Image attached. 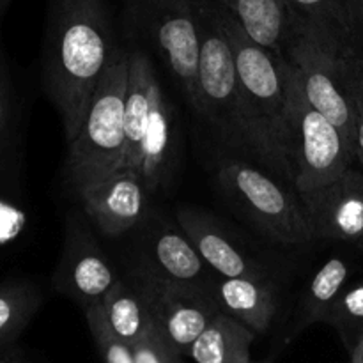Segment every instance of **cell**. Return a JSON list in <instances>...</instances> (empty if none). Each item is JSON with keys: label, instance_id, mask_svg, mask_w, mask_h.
Returning a JSON list of instances; mask_svg holds the SVG:
<instances>
[{"label": "cell", "instance_id": "cell-1", "mask_svg": "<svg viewBox=\"0 0 363 363\" xmlns=\"http://www.w3.org/2000/svg\"><path fill=\"white\" fill-rule=\"evenodd\" d=\"M121 46L106 0H48L43 87L59 112L67 144L77 138Z\"/></svg>", "mask_w": 363, "mask_h": 363}, {"label": "cell", "instance_id": "cell-2", "mask_svg": "<svg viewBox=\"0 0 363 363\" xmlns=\"http://www.w3.org/2000/svg\"><path fill=\"white\" fill-rule=\"evenodd\" d=\"M199 32V110L220 140L269 174L294 184L289 156L248 103L234 66L233 50L209 0H195Z\"/></svg>", "mask_w": 363, "mask_h": 363}, {"label": "cell", "instance_id": "cell-3", "mask_svg": "<svg viewBox=\"0 0 363 363\" xmlns=\"http://www.w3.org/2000/svg\"><path fill=\"white\" fill-rule=\"evenodd\" d=\"M130 77V48L121 46L89 103L64 163L66 184L80 197L87 188L124 167V112Z\"/></svg>", "mask_w": 363, "mask_h": 363}, {"label": "cell", "instance_id": "cell-4", "mask_svg": "<svg viewBox=\"0 0 363 363\" xmlns=\"http://www.w3.org/2000/svg\"><path fill=\"white\" fill-rule=\"evenodd\" d=\"M280 64L287 91V128L294 188L301 194L330 183L358 162L339 128L308 101L294 64L286 55H280Z\"/></svg>", "mask_w": 363, "mask_h": 363}, {"label": "cell", "instance_id": "cell-5", "mask_svg": "<svg viewBox=\"0 0 363 363\" xmlns=\"http://www.w3.org/2000/svg\"><path fill=\"white\" fill-rule=\"evenodd\" d=\"M216 179L230 202L254 225L280 245H307L315 240L301 197L284 188L275 176L245 158L225 156L216 165Z\"/></svg>", "mask_w": 363, "mask_h": 363}, {"label": "cell", "instance_id": "cell-6", "mask_svg": "<svg viewBox=\"0 0 363 363\" xmlns=\"http://www.w3.org/2000/svg\"><path fill=\"white\" fill-rule=\"evenodd\" d=\"M124 23L135 43L151 46L197 112L199 32L195 0H123Z\"/></svg>", "mask_w": 363, "mask_h": 363}, {"label": "cell", "instance_id": "cell-7", "mask_svg": "<svg viewBox=\"0 0 363 363\" xmlns=\"http://www.w3.org/2000/svg\"><path fill=\"white\" fill-rule=\"evenodd\" d=\"M209 6L233 50L238 80L248 103L289 156L287 91L280 55L254 41L240 20L225 7L215 0H209Z\"/></svg>", "mask_w": 363, "mask_h": 363}, {"label": "cell", "instance_id": "cell-8", "mask_svg": "<svg viewBox=\"0 0 363 363\" xmlns=\"http://www.w3.org/2000/svg\"><path fill=\"white\" fill-rule=\"evenodd\" d=\"M147 294L152 325L179 354H186L220 312L213 289L170 282L138 266L133 272Z\"/></svg>", "mask_w": 363, "mask_h": 363}, {"label": "cell", "instance_id": "cell-9", "mask_svg": "<svg viewBox=\"0 0 363 363\" xmlns=\"http://www.w3.org/2000/svg\"><path fill=\"white\" fill-rule=\"evenodd\" d=\"M282 55L296 67L308 101L340 130L357 155L354 113L339 59L308 32L294 27Z\"/></svg>", "mask_w": 363, "mask_h": 363}, {"label": "cell", "instance_id": "cell-10", "mask_svg": "<svg viewBox=\"0 0 363 363\" xmlns=\"http://www.w3.org/2000/svg\"><path fill=\"white\" fill-rule=\"evenodd\" d=\"M121 277L96 240L91 223L71 215L66 223L62 252L53 273V287L82 308L101 303Z\"/></svg>", "mask_w": 363, "mask_h": 363}, {"label": "cell", "instance_id": "cell-11", "mask_svg": "<svg viewBox=\"0 0 363 363\" xmlns=\"http://www.w3.org/2000/svg\"><path fill=\"white\" fill-rule=\"evenodd\" d=\"M298 195L315 238L363 245V170L353 165L330 183Z\"/></svg>", "mask_w": 363, "mask_h": 363}, {"label": "cell", "instance_id": "cell-12", "mask_svg": "<svg viewBox=\"0 0 363 363\" xmlns=\"http://www.w3.org/2000/svg\"><path fill=\"white\" fill-rule=\"evenodd\" d=\"M149 197L144 179L133 169H119L80 194L82 211L106 238L135 229L147 215Z\"/></svg>", "mask_w": 363, "mask_h": 363}, {"label": "cell", "instance_id": "cell-13", "mask_svg": "<svg viewBox=\"0 0 363 363\" xmlns=\"http://www.w3.org/2000/svg\"><path fill=\"white\" fill-rule=\"evenodd\" d=\"M176 216L177 225L194 243L202 261L216 277L230 279V277L268 273L262 268V264L252 259L247 250H243L229 236L218 220L209 213L195 208H179Z\"/></svg>", "mask_w": 363, "mask_h": 363}, {"label": "cell", "instance_id": "cell-14", "mask_svg": "<svg viewBox=\"0 0 363 363\" xmlns=\"http://www.w3.org/2000/svg\"><path fill=\"white\" fill-rule=\"evenodd\" d=\"M294 27L314 35L339 60L363 55V35L350 0H286Z\"/></svg>", "mask_w": 363, "mask_h": 363}, {"label": "cell", "instance_id": "cell-15", "mask_svg": "<svg viewBox=\"0 0 363 363\" xmlns=\"http://www.w3.org/2000/svg\"><path fill=\"white\" fill-rule=\"evenodd\" d=\"M140 268L170 282L215 289L216 279L209 275L211 269L206 266L181 227L177 230L170 225H160L149 234L145 261Z\"/></svg>", "mask_w": 363, "mask_h": 363}, {"label": "cell", "instance_id": "cell-16", "mask_svg": "<svg viewBox=\"0 0 363 363\" xmlns=\"http://www.w3.org/2000/svg\"><path fill=\"white\" fill-rule=\"evenodd\" d=\"M177 142L179 140L174 108L160 89L149 113L137 163L133 167V170L140 174L151 195L167 186L176 170Z\"/></svg>", "mask_w": 363, "mask_h": 363}, {"label": "cell", "instance_id": "cell-17", "mask_svg": "<svg viewBox=\"0 0 363 363\" xmlns=\"http://www.w3.org/2000/svg\"><path fill=\"white\" fill-rule=\"evenodd\" d=\"M215 298L220 311L233 315L255 333H264L277 312V286L268 273L243 277H218Z\"/></svg>", "mask_w": 363, "mask_h": 363}, {"label": "cell", "instance_id": "cell-18", "mask_svg": "<svg viewBox=\"0 0 363 363\" xmlns=\"http://www.w3.org/2000/svg\"><path fill=\"white\" fill-rule=\"evenodd\" d=\"M162 89L147 52L130 46V77L126 91V112H124V135H126V152L123 169H133L140 151L142 137L147 126L149 113L156 94Z\"/></svg>", "mask_w": 363, "mask_h": 363}, {"label": "cell", "instance_id": "cell-19", "mask_svg": "<svg viewBox=\"0 0 363 363\" xmlns=\"http://www.w3.org/2000/svg\"><path fill=\"white\" fill-rule=\"evenodd\" d=\"M240 20L254 41L282 55L294 32V18L286 0H215Z\"/></svg>", "mask_w": 363, "mask_h": 363}, {"label": "cell", "instance_id": "cell-20", "mask_svg": "<svg viewBox=\"0 0 363 363\" xmlns=\"http://www.w3.org/2000/svg\"><path fill=\"white\" fill-rule=\"evenodd\" d=\"M257 333L220 311L191 344L188 357L197 363H245Z\"/></svg>", "mask_w": 363, "mask_h": 363}, {"label": "cell", "instance_id": "cell-21", "mask_svg": "<svg viewBox=\"0 0 363 363\" xmlns=\"http://www.w3.org/2000/svg\"><path fill=\"white\" fill-rule=\"evenodd\" d=\"M103 308L113 332L133 346L144 333L152 328L147 294L133 273L117 280L116 286L103 298Z\"/></svg>", "mask_w": 363, "mask_h": 363}, {"label": "cell", "instance_id": "cell-22", "mask_svg": "<svg viewBox=\"0 0 363 363\" xmlns=\"http://www.w3.org/2000/svg\"><path fill=\"white\" fill-rule=\"evenodd\" d=\"M351 282V264L342 257H332L315 272L305 287L293 332L314 323H326L333 305Z\"/></svg>", "mask_w": 363, "mask_h": 363}, {"label": "cell", "instance_id": "cell-23", "mask_svg": "<svg viewBox=\"0 0 363 363\" xmlns=\"http://www.w3.org/2000/svg\"><path fill=\"white\" fill-rule=\"evenodd\" d=\"M39 293L27 284L0 286V342L13 340L39 307Z\"/></svg>", "mask_w": 363, "mask_h": 363}, {"label": "cell", "instance_id": "cell-24", "mask_svg": "<svg viewBox=\"0 0 363 363\" xmlns=\"http://www.w3.org/2000/svg\"><path fill=\"white\" fill-rule=\"evenodd\" d=\"M326 323L339 330L344 342L353 351L363 335V280L344 289Z\"/></svg>", "mask_w": 363, "mask_h": 363}, {"label": "cell", "instance_id": "cell-25", "mask_svg": "<svg viewBox=\"0 0 363 363\" xmlns=\"http://www.w3.org/2000/svg\"><path fill=\"white\" fill-rule=\"evenodd\" d=\"M85 319H87L89 330L94 339L96 347L101 354L105 363H135L133 347L121 339L110 326L105 315L103 303H94L85 308Z\"/></svg>", "mask_w": 363, "mask_h": 363}, {"label": "cell", "instance_id": "cell-26", "mask_svg": "<svg viewBox=\"0 0 363 363\" xmlns=\"http://www.w3.org/2000/svg\"><path fill=\"white\" fill-rule=\"evenodd\" d=\"M346 91L350 94L354 113V138H357V162L363 167V55L339 60Z\"/></svg>", "mask_w": 363, "mask_h": 363}, {"label": "cell", "instance_id": "cell-27", "mask_svg": "<svg viewBox=\"0 0 363 363\" xmlns=\"http://www.w3.org/2000/svg\"><path fill=\"white\" fill-rule=\"evenodd\" d=\"M135 363H183V354L177 353L152 326L147 333L133 344Z\"/></svg>", "mask_w": 363, "mask_h": 363}, {"label": "cell", "instance_id": "cell-28", "mask_svg": "<svg viewBox=\"0 0 363 363\" xmlns=\"http://www.w3.org/2000/svg\"><path fill=\"white\" fill-rule=\"evenodd\" d=\"M11 119H13V84L0 46V140L6 135Z\"/></svg>", "mask_w": 363, "mask_h": 363}, {"label": "cell", "instance_id": "cell-29", "mask_svg": "<svg viewBox=\"0 0 363 363\" xmlns=\"http://www.w3.org/2000/svg\"><path fill=\"white\" fill-rule=\"evenodd\" d=\"M350 4H351V11H353L354 20H357L358 28H360L363 35V0H350Z\"/></svg>", "mask_w": 363, "mask_h": 363}, {"label": "cell", "instance_id": "cell-30", "mask_svg": "<svg viewBox=\"0 0 363 363\" xmlns=\"http://www.w3.org/2000/svg\"><path fill=\"white\" fill-rule=\"evenodd\" d=\"M351 363H363V335L351 351Z\"/></svg>", "mask_w": 363, "mask_h": 363}, {"label": "cell", "instance_id": "cell-31", "mask_svg": "<svg viewBox=\"0 0 363 363\" xmlns=\"http://www.w3.org/2000/svg\"><path fill=\"white\" fill-rule=\"evenodd\" d=\"M11 2H13V0H0V18H2L4 14H6L7 7L11 6Z\"/></svg>", "mask_w": 363, "mask_h": 363}, {"label": "cell", "instance_id": "cell-32", "mask_svg": "<svg viewBox=\"0 0 363 363\" xmlns=\"http://www.w3.org/2000/svg\"><path fill=\"white\" fill-rule=\"evenodd\" d=\"M245 363H266V362H252V360H248V362H245Z\"/></svg>", "mask_w": 363, "mask_h": 363}, {"label": "cell", "instance_id": "cell-33", "mask_svg": "<svg viewBox=\"0 0 363 363\" xmlns=\"http://www.w3.org/2000/svg\"><path fill=\"white\" fill-rule=\"evenodd\" d=\"M0 363H4V360H2V358H0Z\"/></svg>", "mask_w": 363, "mask_h": 363}]
</instances>
